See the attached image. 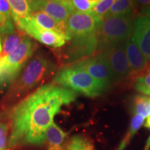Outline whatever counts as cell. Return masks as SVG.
I'll list each match as a JSON object with an SVG mask.
<instances>
[{"label":"cell","mask_w":150,"mask_h":150,"mask_svg":"<svg viewBox=\"0 0 150 150\" xmlns=\"http://www.w3.org/2000/svg\"><path fill=\"white\" fill-rule=\"evenodd\" d=\"M25 36L26 33L16 27L13 33L4 38L1 41L2 50L0 52V62L4 61L15 52Z\"/></svg>","instance_id":"e0dca14e"},{"label":"cell","mask_w":150,"mask_h":150,"mask_svg":"<svg viewBox=\"0 0 150 150\" xmlns=\"http://www.w3.org/2000/svg\"><path fill=\"white\" fill-rule=\"evenodd\" d=\"M11 13L14 23L27 18L31 13L29 1L26 0H9Z\"/></svg>","instance_id":"d6986e66"},{"label":"cell","mask_w":150,"mask_h":150,"mask_svg":"<svg viewBox=\"0 0 150 150\" xmlns=\"http://www.w3.org/2000/svg\"><path fill=\"white\" fill-rule=\"evenodd\" d=\"M65 49V57L68 63H76L91 56L97 49V33L72 38Z\"/></svg>","instance_id":"8fae6325"},{"label":"cell","mask_w":150,"mask_h":150,"mask_svg":"<svg viewBox=\"0 0 150 150\" xmlns=\"http://www.w3.org/2000/svg\"><path fill=\"white\" fill-rule=\"evenodd\" d=\"M36 49L37 45L26 35L15 52L0 62V91L14 83Z\"/></svg>","instance_id":"277c9868"},{"label":"cell","mask_w":150,"mask_h":150,"mask_svg":"<svg viewBox=\"0 0 150 150\" xmlns=\"http://www.w3.org/2000/svg\"><path fill=\"white\" fill-rule=\"evenodd\" d=\"M8 131V123L0 121V150H7Z\"/></svg>","instance_id":"484cf974"},{"label":"cell","mask_w":150,"mask_h":150,"mask_svg":"<svg viewBox=\"0 0 150 150\" xmlns=\"http://www.w3.org/2000/svg\"><path fill=\"white\" fill-rule=\"evenodd\" d=\"M125 47L131 74H139L146 68L148 60L131 36L125 41Z\"/></svg>","instance_id":"4fadbf2b"},{"label":"cell","mask_w":150,"mask_h":150,"mask_svg":"<svg viewBox=\"0 0 150 150\" xmlns=\"http://www.w3.org/2000/svg\"><path fill=\"white\" fill-rule=\"evenodd\" d=\"M18 29L33 38L45 45L52 48H59L65 45L66 38L54 31L42 29L35 23L33 19L29 16L15 23Z\"/></svg>","instance_id":"8992f818"},{"label":"cell","mask_w":150,"mask_h":150,"mask_svg":"<svg viewBox=\"0 0 150 150\" xmlns=\"http://www.w3.org/2000/svg\"><path fill=\"white\" fill-rule=\"evenodd\" d=\"M136 4V1H134L117 0L114 1L109 11L103 18L115 16H132Z\"/></svg>","instance_id":"ac0fdd59"},{"label":"cell","mask_w":150,"mask_h":150,"mask_svg":"<svg viewBox=\"0 0 150 150\" xmlns=\"http://www.w3.org/2000/svg\"><path fill=\"white\" fill-rule=\"evenodd\" d=\"M133 110L134 113L147 118L150 115V96L138 95L133 101Z\"/></svg>","instance_id":"7402d4cb"},{"label":"cell","mask_w":150,"mask_h":150,"mask_svg":"<svg viewBox=\"0 0 150 150\" xmlns=\"http://www.w3.org/2000/svg\"><path fill=\"white\" fill-rule=\"evenodd\" d=\"M1 50H2V43H1V38L0 37V52H1Z\"/></svg>","instance_id":"83f0119b"},{"label":"cell","mask_w":150,"mask_h":150,"mask_svg":"<svg viewBox=\"0 0 150 150\" xmlns=\"http://www.w3.org/2000/svg\"><path fill=\"white\" fill-rule=\"evenodd\" d=\"M114 1L115 0H97V2L95 4L89 13L102 19L103 17L109 11Z\"/></svg>","instance_id":"603a6c76"},{"label":"cell","mask_w":150,"mask_h":150,"mask_svg":"<svg viewBox=\"0 0 150 150\" xmlns=\"http://www.w3.org/2000/svg\"><path fill=\"white\" fill-rule=\"evenodd\" d=\"M31 12L41 11L52 17L59 23L65 25L68 17L75 11L70 1L49 0V1H29Z\"/></svg>","instance_id":"30bf717a"},{"label":"cell","mask_w":150,"mask_h":150,"mask_svg":"<svg viewBox=\"0 0 150 150\" xmlns=\"http://www.w3.org/2000/svg\"><path fill=\"white\" fill-rule=\"evenodd\" d=\"M70 2L75 12L88 13L97 2V0H72Z\"/></svg>","instance_id":"cb8c5ba5"},{"label":"cell","mask_w":150,"mask_h":150,"mask_svg":"<svg viewBox=\"0 0 150 150\" xmlns=\"http://www.w3.org/2000/svg\"><path fill=\"white\" fill-rule=\"evenodd\" d=\"M53 83L89 97H96L105 90L99 82L81 69L66 65L56 72Z\"/></svg>","instance_id":"3957f363"},{"label":"cell","mask_w":150,"mask_h":150,"mask_svg":"<svg viewBox=\"0 0 150 150\" xmlns=\"http://www.w3.org/2000/svg\"><path fill=\"white\" fill-rule=\"evenodd\" d=\"M76 98V94L57 84L41 86L16 104L6 108L3 115L9 127L7 149L26 145L42 146L45 134L62 106Z\"/></svg>","instance_id":"6da1fadb"},{"label":"cell","mask_w":150,"mask_h":150,"mask_svg":"<svg viewBox=\"0 0 150 150\" xmlns=\"http://www.w3.org/2000/svg\"><path fill=\"white\" fill-rule=\"evenodd\" d=\"M131 37L136 41L144 56L150 61V5L133 20Z\"/></svg>","instance_id":"7c38bea8"},{"label":"cell","mask_w":150,"mask_h":150,"mask_svg":"<svg viewBox=\"0 0 150 150\" xmlns=\"http://www.w3.org/2000/svg\"><path fill=\"white\" fill-rule=\"evenodd\" d=\"M144 121H145V118L142 117L141 115H135L133 116L132 119H131L130 125H129L128 131L127 132L125 137L123 138V140H122L120 144L118 146L117 150H125L128 145L130 142L131 140L132 139L133 137L134 136V135L136 134V132L138 131L140 127H142V125H143Z\"/></svg>","instance_id":"ffe728a7"},{"label":"cell","mask_w":150,"mask_h":150,"mask_svg":"<svg viewBox=\"0 0 150 150\" xmlns=\"http://www.w3.org/2000/svg\"><path fill=\"white\" fill-rule=\"evenodd\" d=\"M33 19L38 25L40 26L42 29L48 30V31H54L56 33L63 35L66 37V31H65V27L63 24L56 22L52 17L48 16L47 14L41 11L37 12H31L29 15Z\"/></svg>","instance_id":"5bb4252c"},{"label":"cell","mask_w":150,"mask_h":150,"mask_svg":"<svg viewBox=\"0 0 150 150\" xmlns=\"http://www.w3.org/2000/svg\"><path fill=\"white\" fill-rule=\"evenodd\" d=\"M102 19L91 13L75 12L71 14L65 22L67 40L72 38L96 33Z\"/></svg>","instance_id":"52a82bcc"},{"label":"cell","mask_w":150,"mask_h":150,"mask_svg":"<svg viewBox=\"0 0 150 150\" xmlns=\"http://www.w3.org/2000/svg\"><path fill=\"white\" fill-rule=\"evenodd\" d=\"M149 148H150V136L149 138H148L147 142H146V145L145 146V148H144V150H149Z\"/></svg>","instance_id":"4316f807"},{"label":"cell","mask_w":150,"mask_h":150,"mask_svg":"<svg viewBox=\"0 0 150 150\" xmlns=\"http://www.w3.org/2000/svg\"><path fill=\"white\" fill-rule=\"evenodd\" d=\"M71 65L87 72L103 86L105 91L113 83L107 62L101 54L81 60Z\"/></svg>","instance_id":"ba28073f"},{"label":"cell","mask_w":150,"mask_h":150,"mask_svg":"<svg viewBox=\"0 0 150 150\" xmlns=\"http://www.w3.org/2000/svg\"><path fill=\"white\" fill-rule=\"evenodd\" d=\"M125 42L111 47L100 53L107 62L113 82L125 80L131 74Z\"/></svg>","instance_id":"9c48e42d"},{"label":"cell","mask_w":150,"mask_h":150,"mask_svg":"<svg viewBox=\"0 0 150 150\" xmlns=\"http://www.w3.org/2000/svg\"><path fill=\"white\" fill-rule=\"evenodd\" d=\"M67 136V133L62 130L54 122L52 123L45 134L47 150H63V144Z\"/></svg>","instance_id":"9a60e30c"},{"label":"cell","mask_w":150,"mask_h":150,"mask_svg":"<svg viewBox=\"0 0 150 150\" xmlns=\"http://www.w3.org/2000/svg\"><path fill=\"white\" fill-rule=\"evenodd\" d=\"M56 70V65L52 59L44 54H36L9 87L1 101V105L6 108L13 105L28 92L53 75Z\"/></svg>","instance_id":"7a4b0ae2"},{"label":"cell","mask_w":150,"mask_h":150,"mask_svg":"<svg viewBox=\"0 0 150 150\" xmlns=\"http://www.w3.org/2000/svg\"><path fill=\"white\" fill-rule=\"evenodd\" d=\"M16 27L11 13V7L8 1L0 0V37H6L16 31Z\"/></svg>","instance_id":"2e32d148"},{"label":"cell","mask_w":150,"mask_h":150,"mask_svg":"<svg viewBox=\"0 0 150 150\" xmlns=\"http://www.w3.org/2000/svg\"><path fill=\"white\" fill-rule=\"evenodd\" d=\"M63 150H95V148L89 138L76 135L69 140Z\"/></svg>","instance_id":"44dd1931"},{"label":"cell","mask_w":150,"mask_h":150,"mask_svg":"<svg viewBox=\"0 0 150 150\" xmlns=\"http://www.w3.org/2000/svg\"><path fill=\"white\" fill-rule=\"evenodd\" d=\"M134 88L140 93L145 95H150V70L147 74L138 76L136 79Z\"/></svg>","instance_id":"d4e9b609"},{"label":"cell","mask_w":150,"mask_h":150,"mask_svg":"<svg viewBox=\"0 0 150 150\" xmlns=\"http://www.w3.org/2000/svg\"><path fill=\"white\" fill-rule=\"evenodd\" d=\"M131 16H115L103 18L97 31V52H103L124 43L132 35Z\"/></svg>","instance_id":"5b68a950"}]
</instances>
